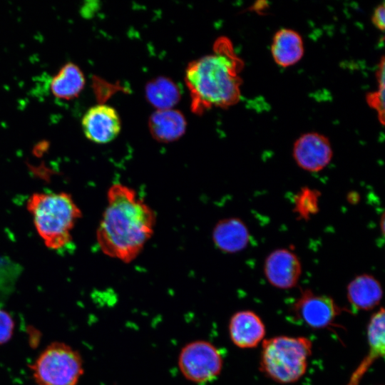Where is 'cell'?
Instances as JSON below:
<instances>
[{
    "label": "cell",
    "instance_id": "6da1fadb",
    "mask_svg": "<svg viewBox=\"0 0 385 385\" xmlns=\"http://www.w3.org/2000/svg\"><path fill=\"white\" fill-rule=\"evenodd\" d=\"M155 224V212L134 189L114 183L107 192L96 240L106 255L130 263L153 236Z\"/></svg>",
    "mask_w": 385,
    "mask_h": 385
},
{
    "label": "cell",
    "instance_id": "7a4b0ae2",
    "mask_svg": "<svg viewBox=\"0 0 385 385\" xmlns=\"http://www.w3.org/2000/svg\"><path fill=\"white\" fill-rule=\"evenodd\" d=\"M244 63L231 41L217 39L212 52L190 62L185 69V82L191 98V110L202 114L213 107L228 108L239 102Z\"/></svg>",
    "mask_w": 385,
    "mask_h": 385
},
{
    "label": "cell",
    "instance_id": "3957f363",
    "mask_svg": "<svg viewBox=\"0 0 385 385\" xmlns=\"http://www.w3.org/2000/svg\"><path fill=\"white\" fill-rule=\"evenodd\" d=\"M26 205L46 247L58 250L71 241V230L82 213L70 194L35 192Z\"/></svg>",
    "mask_w": 385,
    "mask_h": 385
},
{
    "label": "cell",
    "instance_id": "277c9868",
    "mask_svg": "<svg viewBox=\"0 0 385 385\" xmlns=\"http://www.w3.org/2000/svg\"><path fill=\"white\" fill-rule=\"evenodd\" d=\"M312 343L307 337L277 336L262 342L260 370L280 384L297 381L305 374Z\"/></svg>",
    "mask_w": 385,
    "mask_h": 385
},
{
    "label": "cell",
    "instance_id": "5b68a950",
    "mask_svg": "<svg viewBox=\"0 0 385 385\" xmlns=\"http://www.w3.org/2000/svg\"><path fill=\"white\" fill-rule=\"evenodd\" d=\"M31 369L38 385H76L83 373L80 354L62 342L47 346Z\"/></svg>",
    "mask_w": 385,
    "mask_h": 385
},
{
    "label": "cell",
    "instance_id": "8992f818",
    "mask_svg": "<svg viewBox=\"0 0 385 385\" xmlns=\"http://www.w3.org/2000/svg\"><path fill=\"white\" fill-rule=\"evenodd\" d=\"M178 363L186 379L200 384L216 379L223 366L220 351L215 345L204 340L185 345L180 350Z\"/></svg>",
    "mask_w": 385,
    "mask_h": 385
},
{
    "label": "cell",
    "instance_id": "52a82bcc",
    "mask_svg": "<svg viewBox=\"0 0 385 385\" xmlns=\"http://www.w3.org/2000/svg\"><path fill=\"white\" fill-rule=\"evenodd\" d=\"M292 309L297 319L313 329L332 325L342 311L332 297L315 294L309 289L301 292Z\"/></svg>",
    "mask_w": 385,
    "mask_h": 385
},
{
    "label": "cell",
    "instance_id": "ba28073f",
    "mask_svg": "<svg viewBox=\"0 0 385 385\" xmlns=\"http://www.w3.org/2000/svg\"><path fill=\"white\" fill-rule=\"evenodd\" d=\"M292 155L303 170L317 173L332 161L333 150L329 138L317 132L305 133L294 141Z\"/></svg>",
    "mask_w": 385,
    "mask_h": 385
},
{
    "label": "cell",
    "instance_id": "9c48e42d",
    "mask_svg": "<svg viewBox=\"0 0 385 385\" xmlns=\"http://www.w3.org/2000/svg\"><path fill=\"white\" fill-rule=\"evenodd\" d=\"M263 272L267 282L273 287L288 289L297 286L302 275V267L298 256L286 248L272 251L265 258Z\"/></svg>",
    "mask_w": 385,
    "mask_h": 385
},
{
    "label": "cell",
    "instance_id": "30bf717a",
    "mask_svg": "<svg viewBox=\"0 0 385 385\" xmlns=\"http://www.w3.org/2000/svg\"><path fill=\"white\" fill-rule=\"evenodd\" d=\"M82 128L86 137L99 144L114 140L119 134L121 122L117 111L106 104L89 108L82 118Z\"/></svg>",
    "mask_w": 385,
    "mask_h": 385
},
{
    "label": "cell",
    "instance_id": "8fae6325",
    "mask_svg": "<svg viewBox=\"0 0 385 385\" xmlns=\"http://www.w3.org/2000/svg\"><path fill=\"white\" fill-rule=\"evenodd\" d=\"M228 330L232 342L241 349L256 347L265 335V327L254 312L242 310L231 317Z\"/></svg>",
    "mask_w": 385,
    "mask_h": 385
},
{
    "label": "cell",
    "instance_id": "7c38bea8",
    "mask_svg": "<svg viewBox=\"0 0 385 385\" xmlns=\"http://www.w3.org/2000/svg\"><path fill=\"white\" fill-rule=\"evenodd\" d=\"M384 316V309L381 307L371 317L367 327L369 353L352 373L346 385H359L362 377L374 361L379 358L384 357L385 348Z\"/></svg>",
    "mask_w": 385,
    "mask_h": 385
},
{
    "label": "cell",
    "instance_id": "4fadbf2b",
    "mask_svg": "<svg viewBox=\"0 0 385 385\" xmlns=\"http://www.w3.org/2000/svg\"><path fill=\"white\" fill-rule=\"evenodd\" d=\"M212 240L215 247L225 253H237L245 250L250 240L246 224L239 217L220 220L214 227Z\"/></svg>",
    "mask_w": 385,
    "mask_h": 385
},
{
    "label": "cell",
    "instance_id": "5bb4252c",
    "mask_svg": "<svg viewBox=\"0 0 385 385\" xmlns=\"http://www.w3.org/2000/svg\"><path fill=\"white\" fill-rule=\"evenodd\" d=\"M383 297L380 282L373 275L361 274L347 284L346 297L356 311H369L377 307Z\"/></svg>",
    "mask_w": 385,
    "mask_h": 385
},
{
    "label": "cell",
    "instance_id": "9a60e30c",
    "mask_svg": "<svg viewBox=\"0 0 385 385\" xmlns=\"http://www.w3.org/2000/svg\"><path fill=\"white\" fill-rule=\"evenodd\" d=\"M270 51L274 61L278 66L282 68L292 66L304 56L302 37L295 30L280 29L272 38Z\"/></svg>",
    "mask_w": 385,
    "mask_h": 385
},
{
    "label": "cell",
    "instance_id": "2e32d148",
    "mask_svg": "<svg viewBox=\"0 0 385 385\" xmlns=\"http://www.w3.org/2000/svg\"><path fill=\"white\" fill-rule=\"evenodd\" d=\"M148 127L151 135L158 142L177 140L185 132L187 123L184 115L173 108L155 111L150 117Z\"/></svg>",
    "mask_w": 385,
    "mask_h": 385
},
{
    "label": "cell",
    "instance_id": "e0dca14e",
    "mask_svg": "<svg viewBox=\"0 0 385 385\" xmlns=\"http://www.w3.org/2000/svg\"><path fill=\"white\" fill-rule=\"evenodd\" d=\"M81 69L74 63L64 64L50 82V91L57 98L70 101L77 98L85 86Z\"/></svg>",
    "mask_w": 385,
    "mask_h": 385
},
{
    "label": "cell",
    "instance_id": "ac0fdd59",
    "mask_svg": "<svg viewBox=\"0 0 385 385\" xmlns=\"http://www.w3.org/2000/svg\"><path fill=\"white\" fill-rule=\"evenodd\" d=\"M145 96L157 110H160L173 108L180 101L181 95L178 86L173 81L158 77L147 83Z\"/></svg>",
    "mask_w": 385,
    "mask_h": 385
},
{
    "label": "cell",
    "instance_id": "d6986e66",
    "mask_svg": "<svg viewBox=\"0 0 385 385\" xmlns=\"http://www.w3.org/2000/svg\"><path fill=\"white\" fill-rule=\"evenodd\" d=\"M320 193L314 189L303 188L294 200V211L301 219L307 220L319 210Z\"/></svg>",
    "mask_w": 385,
    "mask_h": 385
},
{
    "label": "cell",
    "instance_id": "ffe728a7",
    "mask_svg": "<svg viewBox=\"0 0 385 385\" xmlns=\"http://www.w3.org/2000/svg\"><path fill=\"white\" fill-rule=\"evenodd\" d=\"M385 83H378V89L370 92L366 96L368 105L376 111L378 118L382 125H384V96Z\"/></svg>",
    "mask_w": 385,
    "mask_h": 385
},
{
    "label": "cell",
    "instance_id": "44dd1931",
    "mask_svg": "<svg viewBox=\"0 0 385 385\" xmlns=\"http://www.w3.org/2000/svg\"><path fill=\"white\" fill-rule=\"evenodd\" d=\"M14 326L11 316L0 309V345L8 342L12 337Z\"/></svg>",
    "mask_w": 385,
    "mask_h": 385
},
{
    "label": "cell",
    "instance_id": "7402d4cb",
    "mask_svg": "<svg viewBox=\"0 0 385 385\" xmlns=\"http://www.w3.org/2000/svg\"><path fill=\"white\" fill-rule=\"evenodd\" d=\"M371 21L379 30L384 31L385 29V6L382 3L377 6L372 14Z\"/></svg>",
    "mask_w": 385,
    "mask_h": 385
}]
</instances>
